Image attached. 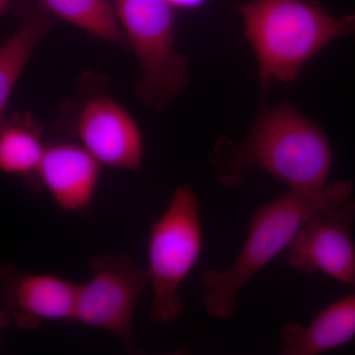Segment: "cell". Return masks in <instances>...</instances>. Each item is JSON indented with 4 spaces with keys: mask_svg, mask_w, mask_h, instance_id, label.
<instances>
[{
    "mask_svg": "<svg viewBox=\"0 0 355 355\" xmlns=\"http://www.w3.org/2000/svg\"><path fill=\"white\" fill-rule=\"evenodd\" d=\"M209 162L225 188L237 187L257 168L291 189L320 191L328 184L331 149L323 128L284 102L261 112L239 146L219 139Z\"/></svg>",
    "mask_w": 355,
    "mask_h": 355,
    "instance_id": "6da1fadb",
    "label": "cell"
},
{
    "mask_svg": "<svg viewBox=\"0 0 355 355\" xmlns=\"http://www.w3.org/2000/svg\"><path fill=\"white\" fill-rule=\"evenodd\" d=\"M352 191V181H333L320 191L291 189L282 197L259 207L249 220L246 242L233 265L226 270L210 268L202 275L207 314L220 320L231 317L243 287L291 247L311 217L350 200Z\"/></svg>",
    "mask_w": 355,
    "mask_h": 355,
    "instance_id": "7a4b0ae2",
    "label": "cell"
},
{
    "mask_svg": "<svg viewBox=\"0 0 355 355\" xmlns=\"http://www.w3.org/2000/svg\"><path fill=\"white\" fill-rule=\"evenodd\" d=\"M236 10L244 19L265 88L277 81L292 83L318 51L355 36V12L335 17L318 0H250Z\"/></svg>",
    "mask_w": 355,
    "mask_h": 355,
    "instance_id": "3957f363",
    "label": "cell"
},
{
    "mask_svg": "<svg viewBox=\"0 0 355 355\" xmlns=\"http://www.w3.org/2000/svg\"><path fill=\"white\" fill-rule=\"evenodd\" d=\"M116 16L135 53L137 93L153 111H163L189 83L188 58L175 44V8L167 0H116Z\"/></svg>",
    "mask_w": 355,
    "mask_h": 355,
    "instance_id": "277c9868",
    "label": "cell"
},
{
    "mask_svg": "<svg viewBox=\"0 0 355 355\" xmlns=\"http://www.w3.org/2000/svg\"><path fill=\"white\" fill-rule=\"evenodd\" d=\"M202 250L198 196L193 187L186 183L178 187L149 232L146 270L153 288L150 314L156 323L171 324L183 312L180 287Z\"/></svg>",
    "mask_w": 355,
    "mask_h": 355,
    "instance_id": "5b68a950",
    "label": "cell"
},
{
    "mask_svg": "<svg viewBox=\"0 0 355 355\" xmlns=\"http://www.w3.org/2000/svg\"><path fill=\"white\" fill-rule=\"evenodd\" d=\"M91 277L78 287L73 321L110 331L130 354H139L132 323L139 299L149 282L146 268L128 254H99L89 263Z\"/></svg>",
    "mask_w": 355,
    "mask_h": 355,
    "instance_id": "8992f818",
    "label": "cell"
},
{
    "mask_svg": "<svg viewBox=\"0 0 355 355\" xmlns=\"http://www.w3.org/2000/svg\"><path fill=\"white\" fill-rule=\"evenodd\" d=\"M354 222L352 198L317 212L288 248V266L309 275L324 273L355 289Z\"/></svg>",
    "mask_w": 355,
    "mask_h": 355,
    "instance_id": "52a82bcc",
    "label": "cell"
},
{
    "mask_svg": "<svg viewBox=\"0 0 355 355\" xmlns=\"http://www.w3.org/2000/svg\"><path fill=\"white\" fill-rule=\"evenodd\" d=\"M74 130L81 144L101 165L114 169L141 167L144 139L130 112L107 93L87 98L77 112Z\"/></svg>",
    "mask_w": 355,
    "mask_h": 355,
    "instance_id": "ba28073f",
    "label": "cell"
},
{
    "mask_svg": "<svg viewBox=\"0 0 355 355\" xmlns=\"http://www.w3.org/2000/svg\"><path fill=\"white\" fill-rule=\"evenodd\" d=\"M78 284L53 275H31L12 265L0 270L1 324L34 330L44 321H73Z\"/></svg>",
    "mask_w": 355,
    "mask_h": 355,
    "instance_id": "9c48e42d",
    "label": "cell"
},
{
    "mask_svg": "<svg viewBox=\"0 0 355 355\" xmlns=\"http://www.w3.org/2000/svg\"><path fill=\"white\" fill-rule=\"evenodd\" d=\"M101 166L79 142H57L46 146L40 165V184L58 209L81 211L92 202Z\"/></svg>",
    "mask_w": 355,
    "mask_h": 355,
    "instance_id": "30bf717a",
    "label": "cell"
},
{
    "mask_svg": "<svg viewBox=\"0 0 355 355\" xmlns=\"http://www.w3.org/2000/svg\"><path fill=\"white\" fill-rule=\"evenodd\" d=\"M354 338L355 292L331 303L307 326L288 322L280 331L284 355L323 354Z\"/></svg>",
    "mask_w": 355,
    "mask_h": 355,
    "instance_id": "8fae6325",
    "label": "cell"
},
{
    "mask_svg": "<svg viewBox=\"0 0 355 355\" xmlns=\"http://www.w3.org/2000/svg\"><path fill=\"white\" fill-rule=\"evenodd\" d=\"M46 146L41 132L29 114L1 119L0 170L23 178L34 190L41 188L38 173Z\"/></svg>",
    "mask_w": 355,
    "mask_h": 355,
    "instance_id": "7c38bea8",
    "label": "cell"
},
{
    "mask_svg": "<svg viewBox=\"0 0 355 355\" xmlns=\"http://www.w3.org/2000/svg\"><path fill=\"white\" fill-rule=\"evenodd\" d=\"M38 3V2H37ZM51 14L43 6L29 11L21 26L0 48V118L6 116L16 84L30 58L53 26Z\"/></svg>",
    "mask_w": 355,
    "mask_h": 355,
    "instance_id": "4fadbf2b",
    "label": "cell"
},
{
    "mask_svg": "<svg viewBox=\"0 0 355 355\" xmlns=\"http://www.w3.org/2000/svg\"><path fill=\"white\" fill-rule=\"evenodd\" d=\"M49 13L95 38L127 46L116 8L109 0H36Z\"/></svg>",
    "mask_w": 355,
    "mask_h": 355,
    "instance_id": "5bb4252c",
    "label": "cell"
},
{
    "mask_svg": "<svg viewBox=\"0 0 355 355\" xmlns=\"http://www.w3.org/2000/svg\"><path fill=\"white\" fill-rule=\"evenodd\" d=\"M175 9H195L203 6L207 0H167Z\"/></svg>",
    "mask_w": 355,
    "mask_h": 355,
    "instance_id": "9a60e30c",
    "label": "cell"
},
{
    "mask_svg": "<svg viewBox=\"0 0 355 355\" xmlns=\"http://www.w3.org/2000/svg\"><path fill=\"white\" fill-rule=\"evenodd\" d=\"M11 2L12 0H0V12L1 14H6L11 6Z\"/></svg>",
    "mask_w": 355,
    "mask_h": 355,
    "instance_id": "2e32d148",
    "label": "cell"
}]
</instances>
